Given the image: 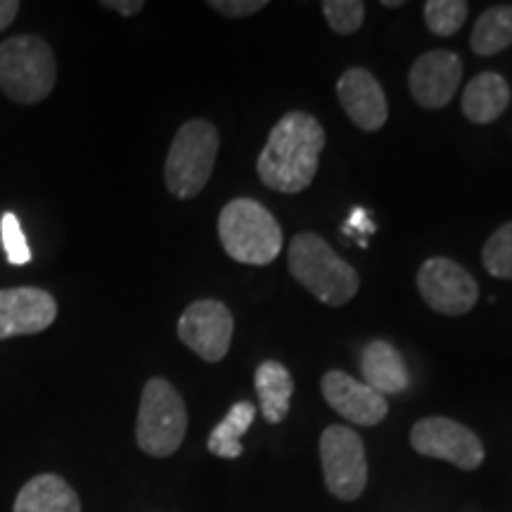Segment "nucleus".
I'll use <instances>...</instances> for the list:
<instances>
[{
    "label": "nucleus",
    "instance_id": "5",
    "mask_svg": "<svg viewBox=\"0 0 512 512\" xmlns=\"http://www.w3.org/2000/svg\"><path fill=\"white\" fill-rule=\"evenodd\" d=\"M219 131L204 119H190L178 128L164 166L166 188L178 200L200 195L214 174Z\"/></svg>",
    "mask_w": 512,
    "mask_h": 512
},
{
    "label": "nucleus",
    "instance_id": "10",
    "mask_svg": "<svg viewBox=\"0 0 512 512\" xmlns=\"http://www.w3.org/2000/svg\"><path fill=\"white\" fill-rule=\"evenodd\" d=\"M233 313L219 299L192 302L178 320V337L202 361L219 363L233 342Z\"/></svg>",
    "mask_w": 512,
    "mask_h": 512
},
{
    "label": "nucleus",
    "instance_id": "18",
    "mask_svg": "<svg viewBox=\"0 0 512 512\" xmlns=\"http://www.w3.org/2000/svg\"><path fill=\"white\" fill-rule=\"evenodd\" d=\"M256 394H259L261 413L271 425H278L290 413V401L294 392V382L290 370L278 361H264L256 368L254 375Z\"/></svg>",
    "mask_w": 512,
    "mask_h": 512
},
{
    "label": "nucleus",
    "instance_id": "20",
    "mask_svg": "<svg viewBox=\"0 0 512 512\" xmlns=\"http://www.w3.org/2000/svg\"><path fill=\"white\" fill-rule=\"evenodd\" d=\"M470 46L477 55L491 57L512 46V5H496L482 12L472 29Z\"/></svg>",
    "mask_w": 512,
    "mask_h": 512
},
{
    "label": "nucleus",
    "instance_id": "1",
    "mask_svg": "<svg viewBox=\"0 0 512 512\" xmlns=\"http://www.w3.org/2000/svg\"><path fill=\"white\" fill-rule=\"evenodd\" d=\"M323 147L325 131L316 117L306 112H287L268 133L256 171L271 190L297 195L316 178Z\"/></svg>",
    "mask_w": 512,
    "mask_h": 512
},
{
    "label": "nucleus",
    "instance_id": "7",
    "mask_svg": "<svg viewBox=\"0 0 512 512\" xmlns=\"http://www.w3.org/2000/svg\"><path fill=\"white\" fill-rule=\"evenodd\" d=\"M320 463L328 491L339 501H356L368 484L366 448L354 430L330 425L320 437Z\"/></svg>",
    "mask_w": 512,
    "mask_h": 512
},
{
    "label": "nucleus",
    "instance_id": "11",
    "mask_svg": "<svg viewBox=\"0 0 512 512\" xmlns=\"http://www.w3.org/2000/svg\"><path fill=\"white\" fill-rule=\"evenodd\" d=\"M463 62L451 50H430L413 62L408 74L413 100L425 110H441L458 93Z\"/></svg>",
    "mask_w": 512,
    "mask_h": 512
},
{
    "label": "nucleus",
    "instance_id": "9",
    "mask_svg": "<svg viewBox=\"0 0 512 512\" xmlns=\"http://www.w3.org/2000/svg\"><path fill=\"white\" fill-rule=\"evenodd\" d=\"M418 290L425 304L441 316H463L479 299L475 278L446 256H432L420 266Z\"/></svg>",
    "mask_w": 512,
    "mask_h": 512
},
{
    "label": "nucleus",
    "instance_id": "6",
    "mask_svg": "<svg viewBox=\"0 0 512 512\" xmlns=\"http://www.w3.org/2000/svg\"><path fill=\"white\" fill-rule=\"evenodd\" d=\"M185 432H188V411L183 396L164 377L147 380L136 422L138 446L152 458H169L181 448Z\"/></svg>",
    "mask_w": 512,
    "mask_h": 512
},
{
    "label": "nucleus",
    "instance_id": "16",
    "mask_svg": "<svg viewBox=\"0 0 512 512\" xmlns=\"http://www.w3.org/2000/svg\"><path fill=\"white\" fill-rule=\"evenodd\" d=\"M12 512H81V501L67 479L48 472L19 489Z\"/></svg>",
    "mask_w": 512,
    "mask_h": 512
},
{
    "label": "nucleus",
    "instance_id": "4",
    "mask_svg": "<svg viewBox=\"0 0 512 512\" xmlns=\"http://www.w3.org/2000/svg\"><path fill=\"white\" fill-rule=\"evenodd\" d=\"M57 81L53 48L41 36L19 34L0 43V91L19 105L46 100Z\"/></svg>",
    "mask_w": 512,
    "mask_h": 512
},
{
    "label": "nucleus",
    "instance_id": "22",
    "mask_svg": "<svg viewBox=\"0 0 512 512\" xmlns=\"http://www.w3.org/2000/svg\"><path fill=\"white\" fill-rule=\"evenodd\" d=\"M482 261L486 271L494 275V278L512 280V221L503 223V226L486 240Z\"/></svg>",
    "mask_w": 512,
    "mask_h": 512
},
{
    "label": "nucleus",
    "instance_id": "25",
    "mask_svg": "<svg viewBox=\"0 0 512 512\" xmlns=\"http://www.w3.org/2000/svg\"><path fill=\"white\" fill-rule=\"evenodd\" d=\"M209 8H214L221 15L240 19V17H249L256 15L259 10L266 8V0H211Z\"/></svg>",
    "mask_w": 512,
    "mask_h": 512
},
{
    "label": "nucleus",
    "instance_id": "2",
    "mask_svg": "<svg viewBox=\"0 0 512 512\" xmlns=\"http://www.w3.org/2000/svg\"><path fill=\"white\" fill-rule=\"evenodd\" d=\"M287 268L299 285L328 306L349 304L361 285L356 268L335 254V249L316 233L294 235Z\"/></svg>",
    "mask_w": 512,
    "mask_h": 512
},
{
    "label": "nucleus",
    "instance_id": "12",
    "mask_svg": "<svg viewBox=\"0 0 512 512\" xmlns=\"http://www.w3.org/2000/svg\"><path fill=\"white\" fill-rule=\"evenodd\" d=\"M55 297L38 287L0 290V339L36 335L55 323Z\"/></svg>",
    "mask_w": 512,
    "mask_h": 512
},
{
    "label": "nucleus",
    "instance_id": "29",
    "mask_svg": "<svg viewBox=\"0 0 512 512\" xmlns=\"http://www.w3.org/2000/svg\"><path fill=\"white\" fill-rule=\"evenodd\" d=\"M382 5L384 8H401V0H382Z\"/></svg>",
    "mask_w": 512,
    "mask_h": 512
},
{
    "label": "nucleus",
    "instance_id": "14",
    "mask_svg": "<svg viewBox=\"0 0 512 512\" xmlns=\"http://www.w3.org/2000/svg\"><path fill=\"white\" fill-rule=\"evenodd\" d=\"M337 98L347 117L361 131H380L387 124L389 105L380 81L368 69L351 67L339 76Z\"/></svg>",
    "mask_w": 512,
    "mask_h": 512
},
{
    "label": "nucleus",
    "instance_id": "15",
    "mask_svg": "<svg viewBox=\"0 0 512 512\" xmlns=\"http://www.w3.org/2000/svg\"><path fill=\"white\" fill-rule=\"evenodd\" d=\"M361 370L366 384L377 394H399L408 387L406 363L396 347L384 339H373L366 344L361 356Z\"/></svg>",
    "mask_w": 512,
    "mask_h": 512
},
{
    "label": "nucleus",
    "instance_id": "23",
    "mask_svg": "<svg viewBox=\"0 0 512 512\" xmlns=\"http://www.w3.org/2000/svg\"><path fill=\"white\" fill-rule=\"evenodd\" d=\"M323 15L335 34L351 36L361 29L363 17H366V5L361 0H325Z\"/></svg>",
    "mask_w": 512,
    "mask_h": 512
},
{
    "label": "nucleus",
    "instance_id": "19",
    "mask_svg": "<svg viewBox=\"0 0 512 512\" xmlns=\"http://www.w3.org/2000/svg\"><path fill=\"white\" fill-rule=\"evenodd\" d=\"M254 415H256V408L249 401L235 403V406L228 411L226 418H223L219 425L214 427V432L209 434V441H207L209 453H214V456L219 458H228V460L240 458L242 451H245L240 439L245 437L249 427L254 425Z\"/></svg>",
    "mask_w": 512,
    "mask_h": 512
},
{
    "label": "nucleus",
    "instance_id": "3",
    "mask_svg": "<svg viewBox=\"0 0 512 512\" xmlns=\"http://www.w3.org/2000/svg\"><path fill=\"white\" fill-rule=\"evenodd\" d=\"M219 238L230 259L249 266H266L283 252V228L256 200L228 202L219 216Z\"/></svg>",
    "mask_w": 512,
    "mask_h": 512
},
{
    "label": "nucleus",
    "instance_id": "28",
    "mask_svg": "<svg viewBox=\"0 0 512 512\" xmlns=\"http://www.w3.org/2000/svg\"><path fill=\"white\" fill-rule=\"evenodd\" d=\"M19 12V3L17 0H0V31L8 29L12 22H15Z\"/></svg>",
    "mask_w": 512,
    "mask_h": 512
},
{
    "label": "nucleus",
    "instance_id": "24",
    "mask_svg": "<svg viewBox=\"0 0 512 512\" xmlns=\"http://www.w3.org/2000/svg\"><path fill=\"white\" fill-rule=\"evenodd\" d=\"M0 238H3L5 254L12 266H24L31 261V249L29 242L24 238L22 223L12 211H5L3 219H0Z\"/></svg>",
    "mask_w": 512,
    "mask_h": 512
},
{
    "label": "nucleus",
    "instance_id": "26",
    "mask_svg": "<svg viewBox=\"0 0 512 512\" xmlns=\"http://www.w3.org/2000/svg\"><path fill=\"white\" fill-rule=\"evenodd\" d=\"M344 235H370L375 233V223L370 221V214L363 207L351 209L347 223L342 226Z\"/></svg>",
    "mask_w": 512,
    "mask_h": 512
},
{
    "label": "nucleus",
    "instance_id": "8",
    "mask_svg": "<svg viewBox=\"0 0 512 512\" xmlns=\"http://www.w3.org/2000/svg\"><path fill=\"white\" fill-rule=\"evenodd\" d=\"M411 446L420 456L446 460L460 470H477L484 463V444L477 434L460 422L439 415L415 422Z\"/></svg>",
    "mask_w": 512,
    "mask_h": 512
},
{
    "label": "nucleus",
    "instance_id": "17",
    "mask_svg": "<svg viewBox=\"0 0 512 512\" xmlns=\"http://www.w3.org/2000/svg\"><path fill=\"white\" fill-rule=\"evenodd\" d=\"M510 105V86L501 74L484 72L465 86L463 114L472 124H491Z\"/></svg>",
    "mask_w": 512,
    "mask_h": 512
},
{
    "label": "nucleus",
    "instance_id": "13",
    "mask_svg": "<svg viewBox=\"0 0 512 512\" xmlns=\"http://www.w3.org/2000/svg\"><path fill=\"white\" fill-rule=\"evenodd\" d=\"M320 392L342 418L354 422V425H380L389 413L387 399L382 394H377L368 384L354 380L342 370H328L320 380Z\"/></svg>",
    "mask_w": 512,
    "mask_h": 512
},
{
    "label": "nucleus",
    "instance_id": "27",
    "mask_svg": "<svg viewBox=\"0 0 512 512\" xmlns=\"http://www.w3.org/2000/svg\"><path fill=\"white\" fill-rule=\"evenodd\" d=\"M100 5L102 8H110L114 12H119V15H124V17L138 15V12L145 8L143 0H105V3H100Z\"/></svg>",
    "mask_w": 512,
    "mask_h": 512
},
{
    "label": "nucleus",
    "instance_id": "21",
    "mask_svg": "<svg viewBox=\"0 0 512 512\" xmlns=\"http://www.w3.org/2000/svg\"><path fill=\"white\" fill-rule=\"evenodd\" d=\"M470 5L463 0H430L425 3V24L434 36H453L463 27Z\"/></svg>",
    "mask_w": 512,
    "mask_h": 512
}]
</instances>
